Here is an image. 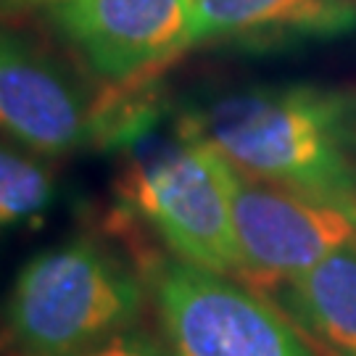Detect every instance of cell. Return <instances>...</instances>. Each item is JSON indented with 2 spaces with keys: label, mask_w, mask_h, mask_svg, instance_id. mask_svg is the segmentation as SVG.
I'll list each match as a JSON object with an SVG mask.
<instances>
[{
  "label": "cell",
  "mask_w": 356,
  "mask_h": 356,
  "mask_svg": "<svg viewBox=\"0 0 356 356\" xmlns=\"http://www.w3.org/2000/svg\"><path fill=\"white\" fill-rule=\"evenodd\" d=\"M179 132L243 175L356 216V95L348 90L243 88L198 103Z\"/></svg>",
  "instance_id": "6da1fadb"
},
{
  "label": "cell",
  "mask_w": 356,
  "mask_h": 356,
  "mask_svg": "<svg viewBox=\"0 0 356 356\" xmlns=\"http://www.w3.org/2000/svg\"><path fill=\"white\" fill-rule=\"evenodd\" d=\"M148 285L101 238L74 235L29 256L3 306L22 356H69L138 325Z\"/></svg>",
  "instance_id": "7a4b0ae2"
},
{
  "label": "cell",
  "mask_w": 356,
  "mask_h": 356,
  "mask_svg": "<svg viewBox=\"0 0 356 356\" xmlns=\"http://www.w3.org/2000/svg\"><path fill=\"white\" fill-rule=\"evenodd\" d=\"M119 198L175 259L241 280L229 164L214 148L179 132V143L124 169Z\"/></svg>",
  "instance_id": "3957f363"
},
{
  "label": "cell",
  "mask_w": 356,
  "mask_h": 356,
  "mask_svg": "<svg viewBox=\"0 0 356 356\" xmlns=\"http://www.w3.org/2000/svg\"><path fill=\"white\" fill-rule=\"evenodd\" d=\"M175 356H319L277 304L245 282L182 259H156L145 275Z\"/></svg>",
  "instance_id": "277c9868"
},
{
  "label": "cell",
  "mask_w": 356,
  "mask_h": 356,
  "mask_svg": "<svg viewBox=\"0 0 356 356\" xmlns=\"http://www.w3.org/2000/svg\"><path fill=\"white\" fill-rule=\"evenodd\" d=\"M229 201L243 264L241 282L275 288L356 243L354 214L306 201L232 166Z\"/></svg>",
  "instance_id": "5b68a950"
},
{
  "label": "cell",
  "mask_w": 356,
  "mask_h": 356,
  "mask_svg": "<svg viewBox=\"0 0 356 356\" xmlns=\"http://www.w3.org/2000/svg\"><path fill=\"white\" fill-rule=\"evenodd\" d=\"M193 0H64L42 13L90 74L127 85L182 56Z\"/></svg>",
  "instance_id": "8992f818"
},
{
  "label": "cell",
  "mask_w": 356,
  "mask_h": 356,
  "mask_svg": "<svg viewBox=\"0 0 356 356\" xmlns=\"http://www.w3.org/2000/svg\"><path fill=\"white\" fill-rule=\"evenodd\" d=\"M88 92L35 42L0 26V135L40 156H66L92 140Z\"/></svg>",
  "instance_id": "52a82bcc"
},
{
  "label": "cell",
  "mask_w": 356,
  "mask_h": 356,
  "mask_svg": "<svg viewBox=\"0 0 356 356\" xmlns=\"http://www.w3.org/2000/svg\"><path fill=\"white\" fill-rule=\"evenodd\" d=\"M356 26V0H193L182 53L232 42L282 48L338 38Z\"/></svg>",
  "instance_id": "ba28073f"
},
{
  "label": "cell",
  "mask_w": 356,
  "mask_h": 356,
  "mask_svg": "<svg viewBox=\"0 0 356 356\" xmlns=\"http://www.w3.org/2000/svg\"><path fill=\"white\" fill-rule=\"evenodd\" d=\"M309 343L325 356H356V243L330 254L314 269L272 288Z\"/></svg>",
  "instance_id": "9c48e42d"
},
{
  "label": "cell",
  "mask_w": 356,
  "mask_h": 356,
  "mask_svg": "<svg viewBox=\"0 0 356 356\" xmlns=\"http://www.w3.org/2000/svg\"><path fill=\"white\" fill-rule=\"evenodd\" d=\"M56 201L51 169L29 151L0 143V229L22 227Z\"/></svg>",
  "instance_id": "30bf717a"
},
{
  "label": "cell",
  "mask_w": 356,
  "mask_h": 356,
  "mask_svg": "<svg viewBox=\"0 0 356 356\" xmlns=\"http://www.w3.org/2000/svg\"><path fill=\"white\" fill-rule=\"evenodd\" d=\"M69 356H175V351L169 348V343L159 341L153 332L132 325Z\"/></svg>",
  "instance_id": "8fae6325"
},
{
  "label": "cell",
  "mask_w": 356,
  "mask_h": 356,
  "mask_svg": "<svg viewBox=\"0 0 356 356\" xmlns=\"http://www.w3.org/2000/svg\"><path fill=\"white\" fill-rule=\"evenodd\" d=\"M64 0H0V22H8V19H19L26 13H45L48 8L58 6Z\"/></svg>",
  "instance_id": "7c38bea8"
}]
</instances>
